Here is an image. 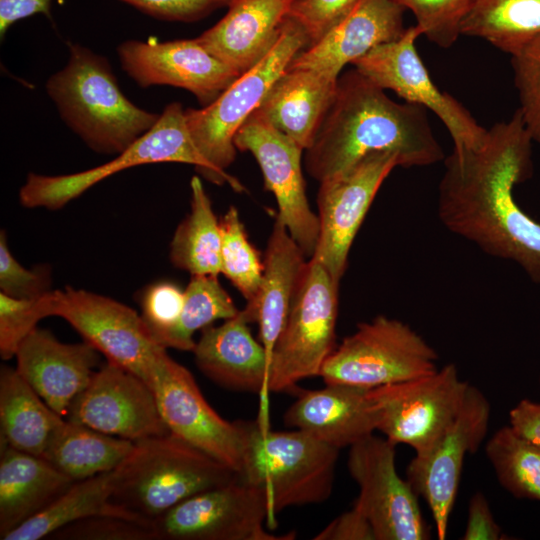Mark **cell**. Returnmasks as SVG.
<instances>
[{
	"mask_svg": "<svg viewBox=\"0 0 540 540\" xmlns=\"http://www.w3.org/2000/svg\"><path fill=\"white\" fill-rule=\"evenodd\" d=\"M376 152L395 154L403 168L430 166L445 158L427 109L393 101L354 68L338 78L333 102L305 150V168L320 183Z\"/></svg>",
	"mask_w": 540,
	"mask_h": 540,
	"instance_id": "cell-2",
	"label": "cell"
},
{
	"mask_svg": "<svg viewBox=\"0 0 540 540\" xmlns=\"http://www.w3.org/2000/svg\"><path fill=\"white\" fill-rule=\"evenodd\" d=\"M239 151H249L257 160L265 189L278 206L277 217L307 257H312L319 237V219L307 200L301 158L304 151L275 128L258 110L245 120L234 137Z\"/></svg>",
	"mask_w": 540,
	"mask_h": 540,
	"instance_id": "cell-18",
	"label": "cell"
},
{
	"mask_svg": "<svg viewBox=\"0 0 540 540\" xmlns=\"http://www.w3.org/2000/svg\"><path fill=\"white\" fill-rule=\"evenodd\" d=\"M395 447L374 434L349 447L347 468L359 487L353 507L367 518L376 540H426L429 528L418 495L397 473Z\"/></svg>",
	"mask_w": 540,
	"mask_h": 540,
	"instance_id": "cell-14",
	"label": "cell"
},
{
	"mask_svg": "<svg viewBox=\"0 0 540 540\" xmlns=\"http://www.w3.org/2000/svg\"><path fill=\"white\" fill-rule=\"evenodd\" d=\"M63 417L52 410L16 368L0 369V443L42 457Z\"/></svg>",
	"mask_w": 540,
	"mask_h": 540,
	"instance_id": "cell-29",
	"label": "cell"
},
{
	"mask_svg": "<svg viewBox=\"0 0 540 540\" xmlns=\"http://www.w3.org/2000/svg\"><path fill=\"white\" fill-rule=\"evenodd\" d=\"M404 11L392 0H358L319 40L300 51L287 68L312 69L338 79L346 64L403 35Z\"/></svg>",
	"mask_w": 540,
	"mask_h": 540,
	"instance_id": "cell-21",
	"label": "cell"
},
{
	"mask_svg": "<svg viewBox=\"0 0 540 540\" xmlns=\"http://www.w3.org/2000/svg\"><path fill=\"white\" fill-rule=\"evenodd\" d=\"M169 431L238 475L246 446L245 421L223 419L207 402L192 373L166 352L150 382Z\"/></svg>",
	"mask_w": 540,
	"mask_h": 540,
	"instance_id": "cell-15",
	"label": "cell"
},
{
	"mask_svg": "<svg viewBox=\"0 0 540 540\" xmlns=\"http://www.w3.org/2000/svg\"><path fill=\"white\" fill-rule=\"evenodd\" d=\"M295 0H232L224 17L196 37L240 75L273 47Z\"/></svg>",
	"mask_w": 540,
	"mask_h": 540,
	"instance_id": "cell-23",
	"label": "cell"
},
{
	"mask_svg": "<svg viewBox=\"0 0 540 540\" xmlns=\"http://www.w3.org/2000/svg\"><path fill=\"white\" fill-rule=\"evenodd\" d=\"M461 34L513 55L540 35V0H474Z\"/></svg>",
	"mask_w": 540,
	"mask_h": 540,
	"instance_id": "cell-33",
	"label": "cell"
},
{
	"mask_svg": "<svg viewBox=\"0 0 540 540\" xmlns=\"http://www.w3.org/2000/svg\"><path fill=\"white\" fill-rule=\"evenodd\" d=\"M399 166L390 152L368 155L348 171L320 182L317 194L319 237L310 259L340 284L358 230L382 183Z\"/></svg>",
	"mask_w": 540,
	"mask_h": 540,
	"instance_id": "cell-17",
	"label": "cell"
},
{
	"mask_svg": "<svg viewBox=\"0 0 540 540\" xmlns=\"http://www.w3.org/2000/svg\"><path fill=\"white\" fill-rule=\"evenodd\" d=\"M53 316L66 320L106 360L149 385L167 352L153 338L141 315L110 297L67 286L53 293Z\"/></svg>",
	"mask_w": 540,
	"mask_h": 540,
	"instance_id": "cell-13",
	"label": "cell"
},
{
	"mask_svg": "<svg viewBox=\"0 0 540 540\" xmlns=\"http://www.w3.org/2000/svg\"><path fill=\"white\" fill-rule=\"evenodd\" d=\"M133 444L63 418L42 457L73 481H79L115 470Z\"/></svg>",
	"mask_w": 540,
	"mask_h": 540,
	"instance_id": "cell-31",
	"label": "cell"
},
{
	"mask_svg": "<svg viewBox=\"0 0 540 540\" xmlns=\"http://www.w3.org/2000/svg\"><path fill=\"white\" fill-rule=\"evenodd\" d=\"M52 0H0V36L17 21L35 14L51 18Z\"/></svg>",
	"mask_w": 540,
	"mask_h": 540,
	"instance_id": "cell-48",
	"label": "cell"
},
{
	"mask_svg": "<svg viewBox=\"0 0 540 540\" xmlns=\"http://www.w3.org/2000/svg\"><path fill=\"white\" fill-rule=\"evenodd\" d=\"M265 491L240 477L200 492L152 520L155 540H292L264 528Z\"/></svg>",
	"mask_w": 540,
	"mask_h": 540,
	"instance_id": "cell-11",
	"label": "cell"
},
{
	"mask_svg": "<svg viewBox=\"0 0 540 540\" xmlns=\"http://www.w3.org/2000/svg\"><path fill=\"white\" fill-rule=\"evenodd\" d=\"M184 304V290L162 281L150 285L141 296V317L156 338L178 320Z\"/></svg>",
	"mask_w": 540,
	"mask_h": 540,
	"instance_id": "cell-42",
	"label": "cell"
},
{
	"mask_svg": "<svg viewBox=\"0 0 540 540\" xmlns=\"http://www.w3.org/2000/svg\"><path fill=\"white\" fill-rule=\"evenodd\" d=\"M114 473L112 502L149 520L193 495L239 477L171 432L135 441Z\"/></svg>",
	"mask_w": 540,
	"mask_h": 540,
	"instance_id": "cell-4",
	"label": "cell"
},
{
	"mask_svg": "<svg viewBox=\"0 0 540 540\" xmlns=\"http://www.w3.org/2000/svg\"><path fill=\"white\" fill-rule=\"evenodd\" d=\"M219 221L221 274L241 293L246 304H252L260 290L264 262L249 241L236 207L231 206Z\"/></svg>",
	"mask_w": 540,
	"mask_h": 540,
	"instance_id": "cell-36",
	"label": "cell"
},
{
	"mask_svg": "<svg viewBox=\"0 0 540 540\" xmlns=\"http://www.w3.org/2000/svg\"><path fill=\"white\" fill-rule=\"evenodd\" d=\"M338 79L312 69L286 70L258 110L303 150L313 143L336 94Z\"/></svg>",
	"mask_w": 540,
	"mask_h": 540,
	"instance_id": "cell-27",
	"label": "cell"
},
{
	"mask_svg": "<svg viewBox=\"0 0 540 540\" xmlns=\"http://www.w3.org/2000/svg\"><path fill=\"white\" fill-rule=\"evenodd\" d=\"M469 385L454 364H447L429 375L370 389L376 430L421 455L454 420Z\"/></svg>",
	"mask_w": 540,
	"mask_h": 540,
	"instance_id": "cell-10",
	"label": "cell"
},
{
	"mask_svg": "<svg viewBox=\"0 0 540 540\" xmlns=\"http://www.w3.org/2000/svg\"><path fill=\"white\" fill-rule=\"evenodd\" d=\"M422 35L418 26L406 28L398 39L371 49L352 65L380 88L392 90L407 103L431 110L444 124L454 143L453 152L477 149L487 130L453 96L442 92L432 81L416 40Z\"/></svg>",
	"mask_w": 540,
	"mask_h": 540,
	"instance_id": "cell-12",
	"label": "cell"
},
{
	"mask_svg": "<svg viewBox=\"0 0 540 540\" xmlns=\"http://www.w3.org/2000/svg\"><path fill=\"white\" fill-rule=\"evenodd\" d=\"M48 539L155 540V537L152 523L116 515H93L58 529Z\"/></svg>",
	"mask_w": 540,
	"mask_h": 540,
	"instance_id": "cell-40",
	"label": "cell"
},
{
	"mask_svg": "<svg viewBox=\"0 0 540 540\" xmlns=\"http://www.w3.org/2000/svg\"><path fill=\"white\" fill-rule=\"evenodd\" d=\"M232 298L217 276H191L184 290V304L176 323L160 334L156 341L163 347L192 352L196 331L227 320L239 313Z\"/></svg>",
	"mask_w": 540,
	"mask_h": 540,
	"instance_id": "cell-34",
	"label": "cell"
},
{
	"mask_svg": "<svg viewBox=\"0 0 540 540\" xmlns=\"http://www.w3.org/2000/svg\"><path fill=\"white\" fill-rule=\"evenodd\" d=\"M65 419L133 442L170 432L150 385L109 360L74 398Z\"/></svg>",
	"mask_w": 540,
	"mask_h": 540,
	"instance_id": "cell-19",
	"label": "cell"
},
{
	"mask_svg": "<svg viewBox=\"0 0 540 540\" xmlns=\"http://www.w3.org/2000/svg\"><path fill=\"white\" fill-rule=\"evenodd\" d=\"M0 539L39 514L75 481L43 457L1 444Z\"/></svg>",
	"mask_w": 540,
	"mask_h": 540,
	"instance_id": "cell-28",
	"label": "cell"
},
{
	"mask_svg": "<svg viewBox=\"0 0 540 540\" xmlns=\"http://www.w3.org/2000/svg\"><path fill=\"white\" fill-rule=\"evenodd\" d=\"M410 10L422 35L442 48L459 38L461 25L474 0H392Z\"/></svg>",
	"mask_w": 540,
	"mask_h": 540,
	"instance_id": "cell-37",
	"label": "cell"
},
{
	"mask_svg": "<svg viewBox=\"0 0 540 540\" xmlns=\"http://www.w3.org/2000/svg\"><path fill=\"white\" fill-rule=\"evenodd\" d=\"M511 57L518 110L533 142L540 146V35Z\"/></svg>",
	"mask_w": 540,
	"mask_h": 540,
	"instance_id": "cell-39",
	"label": "cell"
},
{
	"mask_svg": "<svg viewBox=\"0 0 540 540\" xmlns=\"http://www.w3.org/2000/svg\"><path fill=\"white\" fill-rule=\"evenodd\" d=\"M313 539L315 540H376L367 518L356 508L332 520Z\"/></svg>",
	"mask_w": 540,
	"mask_h": 540,
	"instance_id": "cell-45",
	"label": "cell"
},
{
	"mask_svg": "<svg viewBox=\"0 0 540 540\" xmlns=\"http://www.w3.org/2000/svg\"><path fill=\"white\" fill-rule=\"evenodd\" d=\"M358 0H295L288 16L306 32L310 44L343 18Z\"/></svg>",
	"mask_w": 540,
	"mask_h": 540,
	"instance_id": "cell-43",
	"label": "cell"
},
{
	"mask_svg": "<svg viewBox=\"0 0 540 540\" xmlns=\"http://www.w3.org/2000/svg\"><path fill=\"white\" fill-rule=\"evenodd\" d=\"M306 255L276 216L264 254V271L258 296L241 310L248 323H257L259 339L269 363L292 303L308 268Z\"/></svg>",
	"mask_w": 540,
	"mask_h": 540,
	"instance_id": "cell-26",
	"label": "cell"
},
{
	"mask_svg": "<svg viewBox=\"0 0 540 540\" xmlns=\"http://www.w3.org/2000/svg\"><path fill=\"white\" fill-rule=\"evenodd\" d=\"M509 428L522 441L540 448V403L521 400L509 413Z\"/></svg>",
	"mask_w": 540,
	"mask_h": 540,
	"instance_id": "cell-47",
	"label": "cell"
},
{
	"mask_svg": "<svg viewBox=\"0 0 540 540\" xmlns=\"http://www.w3.org/2000/svg\"><path fill=\"white\" fill-rule=\"evenodd\" d=\"M239 313L219 326H208L193 349L197 368L215 384L232 391L265 396L269 357Z\"/></svg>",
	"mask_w": 540,
	"mask_h": 540,
	"instance_id": "cell-24",
	"label": "cell"
},
{
	"mask_svg": "<svg viewBox=\"0 0 540 540\" xmlns=\"http://www.w3.org/2000/svg\"><path fill=\"white\" fill-rule=\"evenodd\" d=\"M485 453L509 493L540 501V448L522 441L505 426L488 440Z\"/></svg>",
	"mask_w": 540,
	"mask_h": 540,
	"instance_id": "cell-35",
	"label": "cell"
},
{
	"mask_svg": "<svg viewBox=\"0 0 540 540\" xmlns=\"http://www.w3.org/2000/svg\"><path fill=\"white\" fill-rule=\"evenodd\" d=\"M338 290L326 269L310 259L271 354L268 393L292 390L299 381L319 376L336 348Z\"/></svg>",
	"mask_w": 540,
	"mask_h": 540,
	"instance_id": "cell-8",
	"label": "cell"
},
{
	"mask_svg": "<svg viewBox=\"0 0 540 540\" xmlns=\"http://www.w3.org/2000/svg\"><path fill=\"white\" fill-rule=\"evenodd\" d=\"M369 390L326 384L322 389L301 391L285 412L284 423L339 450L349 448L376 430Z\"/></svg>",
	"mask_w": 540,
	"mask_h": 540,
	"instance_id": "cell-25",
	"label": "cell"
},
{
	"mask_svg": "<svg viewBox=\"0 0 540 540\" xmlns=\"http://www.w3.org/2000/svg\"><path fill=\"white\" fill-rule=\"evenodd\" d=\"M245 428L239 477L265 491L270 520L288 507L320 504L330 497L338 448L299 429L272 431L263 418L245 421Z\"/></svg>",
	"mask_w": 540,
	"mask_h": 540,
	"instance_id": "cell-5",
	"label": "cell"
},
{
	"mask_svg": "<svg viewBox=\"0 0 540 540\" xmlns=\"http://www.w3.org/2000/svg\"><path fill=\"white\" fill-rule=\"evenodd\" d=\"M532 143L517 109L487 129L477 149L452 152L444 158L437 213L450 232L540 283V223L514 197L515 186L533 174Z\"/></svg>",
	"mask_w": 540,
	"mask_h": 540,
	"instance_id": "cell-1",
	"label": "cell"
},
{
	"mask_svg": "<svg viewBox=\"0 0 540 540\" xmlns=\"http://www.w3.org/2000/svg\"><path fill=\"white\" fill-rule=\"evenodd\" d=\"M191 210L178 225L170 243V260L191 276L221 274L222 237L211 200L201 179L190 181Z\"/></svg>",
	"mask_w": 540,
	"mask_h": 540,
	"instance_id": "cell-32",
	"label": "cell"
},
{
	"mask_svg": "<svg viewBox=\"0 0 540 540\" xmlns=\"http://www.w3.org/2000/svg\"><path fill=\"white\" fill-rule=\"evenodd\" d=\"M67 64L49 77L46 91L61 119L93 151L119 154L147 133L160 114L132 103L109 61L69 43Z\"/></svg>",
	"mask_w": 540,
	"mask_h": 540,
	"instance_id": "cell-3",
	"label": "cell"
},
{
	"mask_svg": "<svg viewBox=\"0 0 540 540\" xmlns=\"http://www.w3.org/2000/svg\"><path fill=\"white\" fill-rule=\"evenodd\" d=\"M122 70L140 87L169 85L191 92L202 107L213 103L240 74L197 40H128L118 48Z\"/></svg>",
	"mask_w": 540,
	"mask_h": 540,
	"instance_id": "cell-20",
	"label": "cell"
},
{
	"mask_svg": "<svg viewBox=\"0 0 540 540\" xmlns=\"http://www.w3.org/2000/svg\"><path fill=\"white\" fill-rule=\"evenodd\" d=\"M184 111L181 103H169L147 133L114 159L100 166L56 176L29 173L19 190L21 205L26 208L57 210L105 178L144 164H191L202 175L206 164L193 142Z\"/></svg>",
	"mask_w": 540,
	"mask_h": 540,
	"instance_id": "cell-9",
	"label": "cell"
},
{
	"mask_svg": "<svg viewBox=\"0 0 540 540\" xmlns=\"http://www.w3.org/2000/svg\"><path fill=\"white\" fill-rule=\"evenodd\" d=\"M491 407L485 395L469 385L462 406L442 435L406 468V480L431 510L439 540L448 523L467 454L475 453L485 439Z\"/></svg>",
	"mask_w": 540,
	"mask_h": 540,
	"instance_id": "cell-16",
	"label": "cell"
},
{
	"mask_svg": "<svg viewBox=\"0 0 540 540\" xmlns=\"http://www.w3.org/2000/svg\"><path fill=\"white\" fill-rule=\"evenodd\" d=\"M438 354L408 324L384 315L360 323L324 362L325 384L366 389L434 373Z\"/></svg>",
	"mask_w": 540,
	"mask_h": 540,
	"instance_id": "cell-7",
	"label": "cell"
},
{
	"mask_svg": "<svg viewBox=\"0 0 540 540\" xmlns=\"http://www.w3.org/2000/svg\"><path fill=\"white\" fill-rule=\"evenodd\" d=\"M463 540H499L502 539L501 527L492 515L486 497L475 493L469 502L466 529L462 535Z\"/></svg>",
	"mask_w": 540,
	"mask_h": 540,
	"instance_id": "cell-46",
	"label": "cell"
},
{
	"mask_svg": "<svg viewBox=\"0 0 540 540\" xmlns=\"http://www.w3.org/2000/svg\"><path fill=\"white\" fill-rule=\"evenodd\" d=\"M53 316V291L36 299H16L0 293V355L15 357L23 340L40 320Z\"/></svg>",
	"mask_w": 540,
	"mask_h": 540,
	"instance_id": "cell-38",
	"label": "cell"
},
{
	"mask_svg": "<svg viewBox=\"0 0 540 540\" xmlns=\"http://www.w3.org/2000/svg\"><path fill=\"white\" fill-rule=\"evenodd\" d=\"M309 44L301 25L287 16L275 44L255 66L241 74L210 105L185 109L189 132L206 164L202 176L208 181L227 183L237 192L244 191L239 180L226 172L236 156L234 137L292 59Z\"/></svg>",
	"mask_w": 540,
	"mask_h": 540,
	"instance_id": "cell-6",
	"label": "cell"
},
{
	"mask_svg": "<svg viewBox=\"0 0 540 540\" xmlns=\"http://www.w3.org/2000/svg\"><path fill=\"white\" fill-rule=\"evenodd\" d=\"M99 353L86 341L63 343L50 331L37 327L16 352V370L52 410L65 418L72 401L96 371Z\"/></svg>",
	"mask_w": 540,
	"mask_h": 540,
	"instance_id": "cell-22",
	"label": "cell"
},
{
	"mask_svg": "<svg viewBox=\"0 0 540 540\" xmlns=\"http://www.w3.org/2000/svg\"><path fill=\"white\" fill-rule=\"evenodd\" d=\"M51 270L46 265L23 267L10 252L4 230L0 233V289L16 299H36L50 292Z\"/></svg>",
	"mask_w": 540,
	"mask_h": 540,
	"instance_id": "cell-41",
	"label": "cell"
},
{
	"mask_svg": "<svg viewBox=\"0 0 540 540\" xmlns=\"http://www.w3.org/2000/svg\"><path fill=\"white\" fill-rule=\"evenodd\" d=\"M115 484L114 470L75 481L52 504L9 534L3 540H40L58 529L93 515H116L152 523L111 500Z\"/></svg>",
	"mask_w": 540,
	"mask_h": 540,
	"instance_id": "cell-30",
	"label": "cell"
},
{
	"mask_svg": "<svg viewBox=\"0 0 540 540\" xmlns=\"http://www.w3.org/2000/svg\"><path fill=\"white\" fill-rule=\"evenodd\" d=\"M159 20L194 22L217 9L228 7L232 0H120Z\"/></svg>",
	"mask_w": 540,
	"mask_h": 540,
	"instance_id": "cell-44",
	"label": "cell"
}]
</instances>
